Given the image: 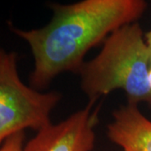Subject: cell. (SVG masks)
<instances>
[{
    "label": "cell",
    "instance_id": "6da1fadb",
    "mask_svg": "<svg viewBox=\"0 0 151 151\" xmlns=\"http://www.w3.org/2000/svg\"><path fill=\"white\" fill-rule=\"evenodd\" d=\"M146 8L143 0H84L52 4L53 16L45 27L14 29L32 51L31 87L42 89L60 73L78 72L90 49L119 28L136 22Z\"/></svg>",
    "mask_w": 151,
    "mask_h": 151
},
{
    "label": "cell",
    "instance_id": "ba28073f",
    "mask_svg": "<svg viewBox=\"0 0 151 151\" xmlns=\"http://www.w3.org/2000/svg\"><path fill=\"white\" fill-rule=\"evenodd\" d=\"M149 83H150V86L151 87V68L149 71Z\"/></svg>",
    "mask_w": 151,
    "mask_h": 151
},
{
    "label": "cell",
    "instance_id": "8992f818",
    "mask_svg": "<svg viewBox=\"0 0 151 151\" xmlns=\"http://www.w3.org/2000/svg\"><path fill=\"white\" fill-rule=\"evenodd\" d=\"M24 132H19L7 139L3 145L0 147V151H23L24 149Z\"/></svg>",
    "mask_w": 151,
    "mask_h": 151
},
{
    "label": "cell",
    "instance_id": "277c9868",
    "mask_svg": "<svg viewBox=\"0 0 151 151\" xmlns=\"http://www.w3.org/2000/svg\"><path fill=\"white\" fill-rule=\"evenodd\" d=\"M94 100L59 124L50 123L37 131L23 151H92L96 135L97 109Z\"/></svg>",
    "mask_w": 151,
    "mask_h": 151
},
{
    "label": "cell",
    "instance_id": "52a82bcc",
    "mask_svg": "<svg viewBox=\"0 0 151 151\" xmlns=\"http://www.w3.org/2000/svg\"><path fill=\"white\" fill-rule=\"evenodd\" d=\"M145 38L146 44H147V45H148V47H149L151 52V30L146 33L145 35Z\"/></svg>",
    "mask_w": 151,
    "mask_h": 151
},
{
    "label": "cell",
    "instance_id": "5b68a950",
    "mask_svg": "<svg viewBox=\"0 0 151 151\" xmlns=\"http://www.w3.org/2000/svg\"><path fill=\"white\" fill-rule=\"evenodd\" d=\"M107 132L109 139L124 151H151V121L135 104L116 110Z\"/></svg>",
    "mask_w": 151,
    "mask_h": 151
},
{
    "label": "cell",
    "instance_id": "7a4b0ae2",
    "mask_svg": "<svg viewBox=\"0 0 151 151\" xmlns=\"http://www.w3.org/2000/svg\"><path fill=\"white\" fill-rule=\"evenodd\" d=\"M150 68V50L142 29L134 22L112 33L100 53L84 62L78 72L81 88L90 100L120 89L126 93L129 103L145 102L151 106Z\"/></svg>",
    "mask_w": 151,
    "mask_h": 151
},
{
    "label": "cell",
    "instance_id": "3957f363",
    "mask_svg": "<svg viewBox=\"0 0 151 151\" xmlns=\"http://www.w3.org/2000/svg\"><path fill=\"white\" fill-rule=\"evenodd\" d=\"M56 92H40L27 86L17 70V55L0 49V147L25 129L40 130L60 100Z\"/></svg>",
    "mask_w": 151,
    "mask_h": 151
}]
</instances>
